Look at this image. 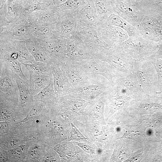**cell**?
Here are the masks:
<instances>
[{
  "instance_id": "6da1fadb",
  "label": "cell",
  "mask_w": 162,
  "mask_h": 162,
  "mask_svg": "<svg viewBox=\"0 0 162 162\" xmlns=\"http://www.w3.org/2000/svg\"><path fill=\"white\" fill-rule=\"evenodd\" d=\"M37 25L33 12L22 14L13 21L0 27V41H25L31 38Z\"/></svg>"
},
{
  "instance_id": "7a4b0ae2",
  "label": "cell",
  "mask_w": 162,
  "mask_h": 162,
  "mask_svg": "<svg viewBox=\"0 0 162 162\" xmlns=\"http://www.w3.org/2000/svg\"><path fill=\"white\" fill-rule=\"evenodd\" d=\"M146 94L158 92V77L155 68L149 60H135L132 71Z\"/></svg>"
},
{
  "instance_id": "3957f363",
  "label": "cell",
  "mask_w": 162,
  "mask_h": 162,
  "mask_svg": "<svg viewBox=\"0 0 162 162\" xmlns=\"http://www.w3.org/2000/svg\"><path fill=\"white\" fill-rule=\"evenodd\" d=\"M122 47L135 60L145 59L154 54L158 46L151 40L138 36L129 37L122 44Z\"/></svg>"
},
{
  "instance_id": "277c9868",
  "label": "cell",
  "mask_w": 162,
  "mask_h": 162,
  "mask_svg": "<svg viewBox=\"0 0 162 162\" xmlns=\"http://www.w3.org/2000/svg\"><path fill=\"white\" fill-rule=\"evenodd\" d=\"M50 112L42 118L37 132L38 139L52 147L64 135V128L55 120Z\"/></svg>"
},
{
  "instance_id": "5b68a950",
  "label": "cell",
  "mask_w": 162,
  "mask_h": 162,
  "mask_svg": "<svg viewBox=\"0 0 162 162\" xmlns=\"http://www.w3.org/2000/svg\"><path fill=\"white\" fill-rule=\"evenodd\" d=\"M76 34L91 52L98 53L100 56L112 47L103 40L96 27L78 22Z\"/></svg>"
},
{
  "instance_id": "8992f818",
  "label": "cell",
  "mask_w": 162,
  "mask_h": 162,
  "mask_svg": "<svg viewBox=\"0 0 162 162\" xmlns=\"http://www.w3.org/2000/svg\"><path fill=\"white\" fill-rule=\"evenodd\" d=\"M110 64L122 76L132 73L135 60L121 46L111 47L101 56Z\"/></svg>"
},
{
  "instance_id": "52a82bcc",
  "label": "cell",
  "mask_w": 162,
  "mask_h": 162,
  "mask_svg": "<svg viewBox=\"0 0 162 162\" xmlns=\"http://www.w3.org/2000/svg\"><path fill=\"white\" fill-rule=\"evenodd\" d=\"M14 76V73L11 70L0 66V100L6 101L18 105L19 90Z\"/></svg>"
},
{
  "instance_id": "ba28073f",
  "label": "cell",
  "mask_w": 162,
  "mask_h": 162,
  "mask_svg": "<svg viewBox=\"0 0 162 162\" xmlns=\"http://www.w3.org/2000/svg\"><path fill=\"white\" fill-rule=\"evenodd\" d=\"M96 28L103 40L110 47L116 48L121 46L128 39L127 32L119 27L108 25L100 22Z\"/></svg>"
},
{
  "instance_id": "9c48e42d",
  "label": "cell",
  "mask_w": 162,
  "mask_h": 162,
  "mask_svg": "<svg viewBox=\"0 0 162 162\" xmlns=\"http://www.w3.org/2000/svg\"><path fill=\"white\" fill-rule=\"evenodd\" d=\"M73 10H64L60 11L54 30L55 35L68 38L76 34L78 22L74 17Z\"/></svg>"
},
{
  "instance_id": "30bf717a",
  "label": "cell",
  "mask_w": 162,
  "mask_h": 162,
  "mask_svg": "<svg viewBox=\"0 0 162 162\" xmlns=\"http://www.w3.org/2000/svg\"><path fill=\"white\" fill-rule=\"evenodd\" d=\"M110 2L113 13L137 28L145 16L138 9L128 5L119 0H111Z\"/></svg>"
},
{
  "instance_id": "8fae6325",
  "label": "cell",
  "mask_w": 162,
  "mask_h": 162,
  "mask_svg": "<svg viewBox=\"0 0 162 162\" xmlns=\"http://www.w3.org/2000/svg\"><path fill=\"white\" fill-rule=\"evenodd\" d=\"M45 47L51 58L63 60L68 57L66 39L56 35L37 38Z\"/></svg>"
},
{
  "instance_id": "7c38bea8",
  "label": "cell",
  "mask_w": 162,
  "mask_h": 162,
  "mask_svg": "<svg viewBox=\"0 0 162 162\" xmlns=\"http://www.w3.org/2000/svg\"><path fill=\"white\" fill-rule=\"evenodd\" d=\"M73 14L78 22L88 26L96 27L101 22L98 16L94 0H88L73 10Z\"/></svg>"
},
{
  "instance_id": "4fadbf2b",
  "label": "cell",
  "mask_w": 162,
  "mask_h": 162,
  "mask_svg": "<svg viewBox=\"0 0 162 162\" xmlns=\"http://www.w3.org/2000/svg\"><path fill=\"white\" fill-rule=\"evenodd\" d=\"M14 76L19 90L18 106L21 114L26 117L32 107L34 96L29 90V82L24 81L15 73Z\"/></svg>"
},
{
  "instance_id": "5bb4252c",
  "label": "cell",
  "mask_w": 162,
  "mask_h": 162,
  "mask_svg": "<svg viewBox=\"0 0 162 162\" xmlns=\"http://www.w3.org/2000/svg\"><path fill=\"white\" fill-rule=\"evenodd\" d=\"M38 139L37 135L8 133L0 135V148L9 150L27 142Z\"/></svg>"
},
{
  "instance_id": "9a60e30c",
  "label": "cell",
  "mask_w": 162,
  "mask_h": 162,
  "mask_svg": "<svg viewBox=\"0 0 162 162\" xmlns=\"http://www.w3.org/2000/svg\"><path fill=\"white\" fill-rule=\"evenodd\" d=\"M25 41L27 49L36 61L49 64L51 57L45 47L37 38H31Z\"/></svg>"
},
{
  "instance_id": "2e32d148",
  "label": "cell",
  "mask_w": 162,
  "mask_h": 162,
  "mask_svg": "<svg viewBox=\"0 0 162 162\" xmlns=\"http://www.w3.org/2000/svg\"><path fill=\"white\" fill-rule=\"evenodd\" d=\"M27 144L25 162H41L46 151L49 146L43 142L37 139L28 141Z\"/></svg>"
},
{
  "instance_id": "e0dca14e",
  "label": "cell",
  "mask_w": 162,
  "mask_h": 162,
  "mask_svg": "<svg viewBox=\"0 0 162 162\" xmlns=\"http://www.w3.org/2000/svg\"><path fill=\"white\" fill-rule=\"evenodd\" d=\"M116 83L124 87L130 96L136 98L145 94L135 75L132 73L118 78Z\"/></svg>"
},
{
  "instance_id": "ac0fdd59",
  "label": "cell",
  "mask_w": 162,
  "mask_h": 162,
  "mask_svg": "<svg viewBox=\"0 0 162 162\" xmlns=\"http://www.w3.org/2000/svg\"><path fill=\"white\" fill-rule=\"evenodd\" d=\"M59 61L52 58L49 64L52 70L54 87L56 92L61 94L68 89L67 82L65 74L58 64Z\"/></svg>"
},
{
  "instance_id": "d6986e66",
  "label": "cell",
  "mask_w": 162,
  "mask_h": 162,
  "mask_svg": "<svg viewBox=\"0 0 162 162\" xmlns=\"http://www.w3.org/2000/svg\"><path fill=\"white\" fill-rule=\"evenodd\" d=\"M28 71L30 74L29 90L33 96L38 94L52 82V74L38 75Z\"/></svg>"
},
{
  "instance_id": "ffe728a7",
  "label": "cell",
  "mask_w": 162,
  "mask_h": 162,
  "mask_svg": "<svg viewBox=\"0 0 162 162\" xmlns=\"http://www.w3.org/2000/svg\"><path fill=\"white\" fill-rule=\"evenodd\" d=\"M25 117L21 114L18 105L5 100H0V121L21 120Z\"/></svg>"
},
{
  "instance_id": "44dd1931",
  "label": "cell",
  "mask_w": 162,
  "mask_h": 162,
  "mask_svg": "<svg viewBox=\"0 0 162 162\" xmlns=\"http://www.w3.org/2000/svg\"><path fill=\"white\" fill-rule=\"evenodd\" d=\"M68 57L80 58L86 55L84 44L76 34L66 39Z\"/></svg>"
},
{
  "instance_id": "7402d4cb",
  "label": "cell",
  "mask_w": 162,
  "mask_h": 162,
  "mask_svg": "<svg viewBox=\"0 0 162 162\" xmlns=\"http://www.w3.org/2000/svg\"><path fill=\"white\" fill-rule=\"evenodd\" d=\"M106 24L116 26L125 31L129 37L138 35L142 36L138 28L114 13L102 21Z\"/></svg>"
},
{
  "instance_id": "603a6c76",
  "label": "cell",
  "mask_w": 162,
  "mask_h": 162,
  "mask_svg": "<svg viewBox=\"0 0 162 162\" xmlns=\"http://www.w3.org/2000/svg\"><path fill=\"white\" fill-rule=\"evenodd\" d=\"M60 12L56 9L41 10L33 13L37 19V24L48 26L54 31Z\"/></svg>"
},
{
  "instance_id": "cb8c5ba5",
  "label": "cell",
  "mask_w": 162,
  "mask_h": 162,
  "mask_svg": "<svg viewBox=\"0 0 162 162\" xmlns=\"http://www.w3.org/2000/svg\"><path fill=\"white\" fill-rule=\"evenodd\" d=\"M153 96L135 104L138 108L143 111H151L158 109H162V97Z\"/></svg>"
},
{
  "instance_id": "d4e9b609",
  "label": "cell",
  "mask_w": 162,
  "mask_h": 162,
  "mask_svg": "<svg viewBox=\"0 0 162 162\" xmlns=\"http://www.w3.org/2000/svg\"><path fill=\"white\" fill-rule=\"evenodd\" d=\"M97 14L101 22L108 18L113 13L109 0H94Z\"/></svg>"
},
{
  "instance_id": "484cf974",
  "label": "cell",
  "mask_w": 162,
  "mask_h": 162,
  "mask_svg": "<svg viewBox=\"0 0 162 162\" xmlns=\"http://www.w3.org/2000/svg\"><path fill=\"white\" fill-rule=\"evenodd\" d=\"M20 15L44 10L42 2L37 0H17Z\"/></svg>"
},
{
  "instance_id": "4316f807",
  "label": "cell",
  "mask_w": 162,
  "mask_h": 162,
  "mask_svg": "<svg viewBox=\"0 0 162 162\" xmlns=\"http://www.w3.org/2000/svg\"><path fill=\"white\" fill-rule=\"evenodd\" d=\"M54 88L53 83L52 82L47 86L34 96V100L42 101L51 106L55 104Z\"/></svg>"
},
{
  "instance_id": "83f0119b",
  "label": "cell",
  "mask_w": 162,
  "mask_h": 162,
  "mask_svg": "<svg viewBox=\"0 0 162 162\" xmlns=\"http://www.w3.org/2000/svg\"><path fill=\"white\" fill-rule=\"evenodd\" d=\"M28 71H30L35 74L38 75L52 74L50 65L45 63L35 61L33 63L23 65Z\"/></svg>"
},
{
  "instance_id": "f1b7e54d",
  "label": "cell",
  "mask_w": 162,
  "mask_h": 162,
  "mask_svg": "<svg viewBox=\"0 0 162 162\" xmlns=\"http://www.w3.org/2000/svg\"><path fill=\"white\" fill-rule=\"evenodd\" d=\"M27 142L11 150H8L12 162H25L27 156Z\"/></svg>"
},
{
  "instance_id": "f546056e",
  "label": "cell",
  "mask_w": 162,
  "mask_h": 162,
  "mask_svg": "<svg viewBox=\"0 0 162 162\" xmlns=\"http://www.w3.org/2000/svg\"><path fill=\"white\" fill-rule=\"evenodd\" d=\"M20 16L17 0H8L7 19L9 22L16 19Z\"/></svg>"
},
{
  "instance_id": "4dcf8cb0",
  "label": "cell",
  "mask_w": 162,
  "mask_h": 162,
  "mask_svg": "<svg viewBox=\"0 0 162 162\" xmlns=\"http://www.w3.org/2000/svg\"><path fill=\"white\" fill-rule=\"evenodd\" d=\"M54 35H55L54 30L51 27L46 25L37 24L35 31L32 34V38Z\"/></svg>"
},
{
  "instance_id": "1f68e13d",
  "label": "cell",
  "mask_w": 162,
  "mask_h": 162,
  "mask_svg": "<svg viewBox=\"0 0 162 162\" xmlns=\"http://www.w3.org/2000/svg\"><path fill=\"white\" fill-rule=\"evenodd\" d=\"M146 58L151 61L156 70L158 81V92H162V59L148 57Z\"/></svg>"
},
{
  "instance_id": "d6a6232c",
  "label": "cell",
  "mask_w": 162,
  "mask_h": 162,
  "mask_svg": "<svg viewBox=\"0 0 162 162\" xmlns=\"http://www.w3.org/2000/svg\"><path fill=\"white\" fill-rule=\"evenodd\" d=\"M88 0H68L61 6L56 9L60 12L66 9H70L74 10L85 4Z\"/></svg>"
},
{
  "instance_id": "836d02e7",
  "label": "cell",
  "mask_w": 162,
  "mask_h": 162,
  "mask_svg": "<svg viewBox=\"0 0 162 162\" xmlns=\"http://www.w3.org/2000/svg\"><path fill=\"white\" fill-rule=\"evenodd\" d=\"M8 0H0V27L9 22L7 19Z\"/></svg>"
},
{
  "instance_id": "e575fe53",
  "label": "cell",
  "mask_w": 162,
  "mask_h": 162,
  "mask_svg": "<svg viewBox=\"0 0 162 162\" xmlns=\"http://www.w3.org/2000/svg\"><path fill=\"white\" fill-rule=\"evenodd\" d=\"M68 0H43L42 2L44 10H53L56 9Z\"/></svg>"
},
{
  "instance_id": "d590c367",
  "label": "cell",
  "mask_w": 162,
  "mask_h": 162,
  "mask_svg": "<svg viewBox=\"0 0 162 162\" xmlns=\"http://www.w3.org/2000/svg\"><path fill=\"white\" fill-rule=\"evenodd\" d=\"M15 120L12 119L0 121V135L10 133L14 126Z\"/></svg>"
},
{
  "instance_id": "8d00e7d4",
  "label": "cell",
  "mask_w": 162,
  "mask_h": 162,
  "mask_svg": "<svg viewBox=\"0 0 162 162\" xmlns=\"http://www.w3.org/2000/svg\"><path fill=\"white\" fill-rule=\"evenodd\" d=\"M56 156L52 147L49 146L46 151L41 162L57 161L58 158Z\"/></svg>"
},
{
  "instance_id": "74e56055",
  "label": "cell",
  "mask_w": 162,
  "mask_h": 162,
  "mask_svg": "<svg viewBox=\"0 0 162 162\" xmlns=\"http://www.w3.org/2000/svg\"><path fill=\"white\" fill-rule=\"evenodd\" d=\"M72 130L70 134V140L72 139L80 140L86 139L73 124H71Z\"/></svg>"
},
{
  "instance_id": "f35d334b",
  "label": "cell",
  "mask_w": 162,
  "mask_h": 162,
  "mask_svg": "<svg viewBox=\"0 0 162 162\" xmlns=\"http://www.w3.org/2000/svg\"><path fill=\"white\" fill-rule=\"evenodd\" d=\"M0 162H12L8 150L0 148Z\"/></svg>"
},
{
  "instance_id": "ab89813d",
  "label": "cell",
  "mask_w": 162,
  "mask_h": 162,
  "mask_svg": "<svg viewBox=\"0 0 162 162\" xmlns=\"http://www.w3.org/2000/svg\"><path fill=\"white\" fill-rule=\"evenodd\" d=\"M124 138H128L129 139H132V138H131V137L130 136V135L129 134L128 131L127 129H126V132L124 134V135L122 137L120 138H118V139Z\"/></svg>"
},
{
  "instance_id": "60d3db41",
  "label": "cell",
  "mask_w": 162,
  "mask_h": 162,
  "mask_svg": "<svg viewBox=\"0 0 162 162\" xmlns=\"http://www.w3.org/2000/svg\"><path fill=\"white\" fill-rule=\"evenodd\" d=\"M37 0L39 1V2H41L43 0Z\"/></svg>"
}]
</instances>
